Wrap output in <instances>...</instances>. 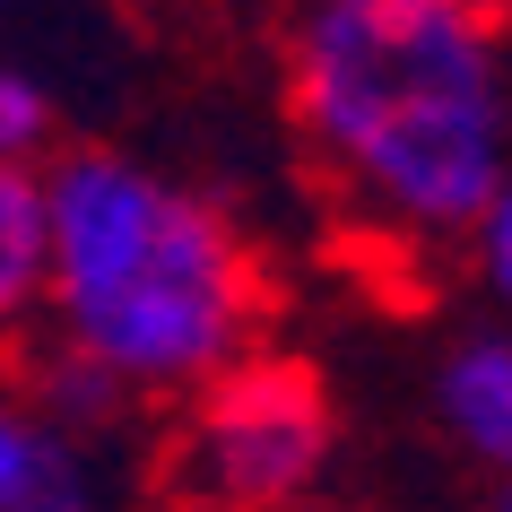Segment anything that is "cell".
<instances>
[{"instance_id":"cell-2","label":"cell","mask_w":512,"mask_h":512,"mask_svg":"<svg viewBox=\"0 0 512 512\" xmlns=\"http://www.w3.org/2000/svg\"><path fill=\"white\" fill-rule=\"evenodd\" d=\"M44 304L53 339L122 391H200L261 348L270 278L235 217L105 148L44 174Z\"/></svg>"},{"instance_id":"cell-10","label":"cell","mask_w":512,"mask_h":512,"mask_svg":"<svg viewBox=\"0 0 512 512\" xmlns=\"http://www.w3.org/2000/svg\"><path fill=\"white\" fill-rule=\"evenodd\" d=\"M495 512H512V469H504V495H495Z\"/></svg>"},{"instance_id":"cell-8","label":"cell","mask_w":512,"mask_h":512,"mask_svg":"<svg viewBox=\"0 0 512 512\" xmlns=\"http://www.w3.org/2000/svg\"><path fill=\"white\" fill-rule=\"evenodd\" d=\"M469 243H478V261H486V278H495V296H512V174L495 183V200L478 209Z\"/></svg>"},{"instance_id":"cell-5","label":"cell","mask_w":512,"mask_h":512,"mask_svg":"<svg viewBox=\"0 0 512 512\" xmlns=\"http://www.w3.org/2000/svg\"><path fill=\"white\" fill-rule=\"evenodd\" d=\"M44 304V174L0 165V348Z\"/></svg>"},{"instance_id":"cell-3","label":"cell","mask_w":512,"mask_h":512,"mask_svg":"<svg viewBox=\"0 0 512 512\" xmlns=\"http://www.w3.org/2000/svg\"><path fill=\"white\" fill-rule=\"evenodd\" d=\"M183 426L165 443V512H296L330 460L322 374L296 356H235L183 391Z\"/></svg>"},{"instance_id":"cell-11","label":"cell","mask_w":512,"mask_h":512,"mask_svg":"<svg viewBox=\"0 0 512 512\" xmlns=\"http://www.w3.org/2000/svg\"><path fill=\"white\" fill-rule=\"evenodd\" d=\"M296 512H304V504H296Z\"/></svg>"},{"instance_id":"cell-7","label":"cell","mask_w":512,"mask_h":512,"mask_svg":"<svg viewBox=\"0 0 512 512\" xmlns=\"http://www.w3.org/2000/svg\"><path fill=\"white\" fill-rule=\"evenodd\" d=\"M44 139H53V105H44V87L18 79V70H0V165H35Z\"/></svg>"},{"instance_id":"cell-9","label":"cell","mask_w":512,"mask_h":512,"mask_svg":"<svg viewBox=\"0 0 512 512\" xmlns=\"http://www.w3.org/2000/svg\"><path fill=\"white\" fill-rule=\"evenodd\" d=\"M460 9H478L486 27H504V18H512V0H460Z\"/></svg>"},{"instance_id":"cell-1","label":"cell","mask_w":512,"mask_h":512,"mask_svg":"<svg viewBox=\"0 0 512 512\" xmlns=\"http://www.w3.org/2000/svg\"><path fill=\"white\" fill-rule=\"evenodd\" d=\"M504 27L460 0H296L287 113L348 252L443 261L512 174Z\"/></svg>"},{"instance_id":"cell-6","label":"cell","mask_w":512,"mask_h":512,"mask_svg":"<svg viewBox=\"0 0 512 512\" xmlns=\"http://www.w3.org/2000/svg\"><path fill=\"white\" fill-rule=\"evenodd\" d=\"M0 512H105V504H96V478H87L79 434L44 426V443H35V460H27V478H18V495H9Z\"/></svg>"},{"instance_id":"cell-4","label":"cell","mask_w":512,"mask_h":512,"mask_svg":"<svg viewBox=\"0 0 512 512\" xmlns=\"http://www.w3.org/2000/svg\"><path fill=\"white\" fill-rule=\"evenodd\" d=\"M434 408H443V426L478 460L512 469V339H469V348H452V365L434 382Z\"/></svg>"}]
</instances>
